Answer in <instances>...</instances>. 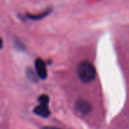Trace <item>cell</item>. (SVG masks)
<instances>
[{
	"label": "cell",
	"mask_w": 129,
	"mask_h": 129,
	"mask_svg": "<svg viewBox=\"0 0 129 129\" xmlns=\"http://www.w3.org/2000/svg\"><path fill=\"white\" fill-rule=\"evenodd\" d=\"M36 70L37 72V74L40 76V78L45 79L47 77L46 64L42 58H37L36 60Z\"/></svg>",
	"instance_id": "4"
},
{
	"label": "cell",
	"mask_w": 129,
	"mask_h": 129,
	"mask_svg": "<svg viewBox=\"0 0 129 129\" xmlns=\"http://www.w3.org/2000/svg\"><path fill=\"white\" fill-rule=\"evenodd\" d=\"M92 107L91 104L86 100L83 99H80L76 102L75 104V110L80 115H86L88 113H89V111H91Z\"/></svg>",
	"instance_id": "3"
},
{
	"label": "cell",
	"mask_w": 129,
	"mask_h": 129,
	"mask_svg": "<svg viewBox=\"0 0 129 129\" xmlns=\"http://www.w3.org/2000/svg\"><path fill=\"white\" fill-rule=\"evenodd\" d=\"M2 45H3V42H2V39L0 38V49L2 48Z\"/></svg>",
	"instance_id": "6"
},
{
	"label": "cell",
	"mask_w": 129,
	"mask_h": 129,
	"mask_svg": "<svg viewBox=\"0 0 129 129\" xmlns=\"http://www.w3.org/2000/svg\"><path fill=\"white\" fill-rule=\"evenodd\" d=\"M42 129H60L58 127H55V126H43Z\"/></svg>",
	"instance_id": "5"
},
{
	"label": "cell",
	"mask_w": 129,
	"mask_h": 129,
	"mask_svg": "<svg viewBox=\"0 0 129 129\" xmlns=\"http://www.w3.org/2000/svg\"><path fill=\"white\" fill-rule=\"evenodd\" d=\"M95 68L89 61H82L77 67V74L83 82H90L95 77Z\"/></svg>",
	"instance_id": "1"
},
{
	"label": "cell",
	"mask_w": 129,
	"mask_h": 129,
	"mask_svg": "<svg viewBox=\"0 0 129 129\" xmlns=\"http://www.w3.org/2000/svg\"><path fill=\"white\" fill-rule=\"evenodd\" d=\"M39 105L36 106L35 108L34 111L36 114L39 115L41 117L43 118H46V117L50 116V110L48 107V104H49V97L46 95H42L39 97Z\"/></svg>",
	"instance_id": "2"
}]
</instances>
